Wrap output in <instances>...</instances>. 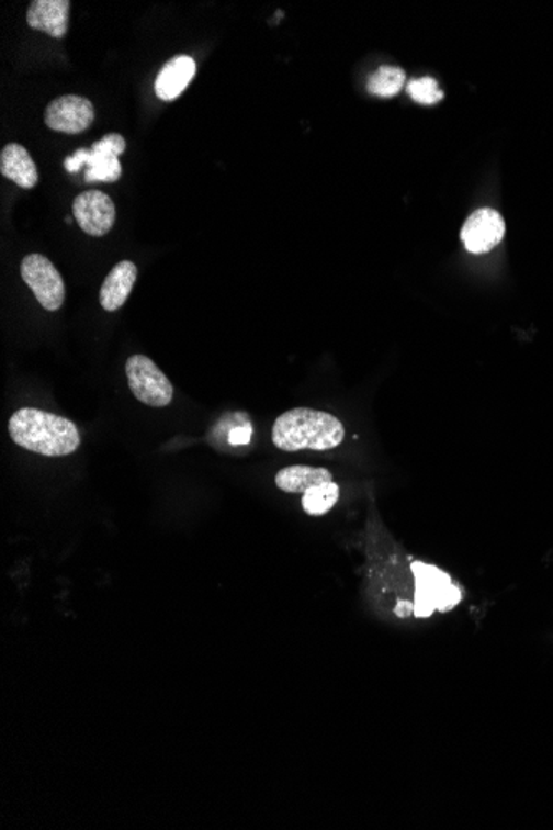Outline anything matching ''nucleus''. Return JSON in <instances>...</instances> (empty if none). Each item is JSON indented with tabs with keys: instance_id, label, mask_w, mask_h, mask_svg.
Instances as JSON below:
<instances>
[{
	"instance_id": "1",
	"label": "nucleus",
	"mask_w": 553,
	"mask_h": 830,
	"mask_svg": "<svg viewBox=\"0 0 553 830\" xmlns=\"http://www.w3.org/2000/svg\"><path fill=\"white\" fill-rule=\"evenodd\" d=\"M12 441L35 455L61 458L77 451L80 431L71 419L38 408H21L9 419Z\"/></svg>"
},
{
	"instance_id": "2",
	"label": "nucleus",
	"mask_w": 553,
	"mask_h": 830,
	"mask_svg": "<svg viewBox=\"0 0 553 830\" xmlns=\"http://www.w3.org/2000/svg\"><path fill=\"white\" fill-rule=\"evenodd\" d=\"M345 428L337 416L312 408H294L273 423L272 442L282 451H328L343 442Z\"/></svg>"
},
{
	"instance_id": "3",
	"label": "nucleus",
	"mask_w": 553,
	"mask_h": 830,
	"mask_svg": "<svg viewBox=\"0 0 553 830\" xmlns=\"http://www.w3.org/2000/svg\"><path fill=\"white\" fill-rule=\"evenodd\" d=\"M411 569L416 581L415 617L428 618L436 610H452L463 598L458 585L441 569L425 562H413Z\"/></svg>"
},
{
	"instance_id": "4",
	"label": "nucleus",
	"mask_w": 553,
	"mask_h": 830,
	"mask_svg": "<svg viewBox=\"0 0 553 830\" xmlns=\"http://www.w3.org/2000/svg\"><path fill=\"white\" fill-rule=\"evenodd\" d=\"M126 379L135 399L151 408H165L172 402L174 389L158 364L145 355H133L126 361Z\"/></svg>"
},
{
	"instance_id": "5",
	"label": "nucleus",
	"mask_w": 553,
	"mask_h": 830,
	"mask_svg": "<svg viewBox=\"0 0 553 830\" xmlns=\"http://www.w3.org/2000/svg\"><path fill=\"white\" fill-rule=\"evenodd\" d=\"M22 279L34 292L45 311L55 312L64 305L65 284L57 267L42 254H29L21 263Z\"/></svg>"
},
{
	"instance_id": "6",
	"label": "nucleus",
	"mask_w": 553,
	"mask_h": 830,
	"mask_svg": "<svg viewBox=\"0 0 553 830\" xmlns=\"http://www.w3.org/2000/svg\"><path fill=\"white\" fill-rule=\"evenodd\" d=\"M74 217L88 236L102 237L112 231L116 208L112 198L103 191H84L74 201Z\"/></svg>"
},
{
	"instance_id": "7",
	"label": "nucleus",
	"mask_w": 553,
	"mask_h": 830,
	"mask_svg": "<svg viewBox=\"0 0 553 830\" xmlns=\"http://www.w3.org/2000/svg\"><path fill=\"white\" fill-rule=\"evenodd\" d=\"M95 120V106L88 99L65 96L55 99L45 110V125L65 135H78Z\"/></svg>"
},
{
	"instance_id": "8",
	"label": "nucleus",
	"mask_w": 553,
	"mask_h": 830,
	"mask_svg": "<svg viewBox=\"0 0 553 830\" xmlns=\"http://www.w3.org/2000/svg\"><path fill=\"white\" fill-rule=\"evenodd\" d=\"M126 149V142L119 133H110L100 142L93 143L91 149H84V179L88 182H115L122 176V162L119 156Z\"/></svg>"
},
{
	"instance_id": "9",
	"label": "nucleus",
	"mask_w": 553,
	"mask_h": 830,
	"mask_svg": "<svg viewBox=\"0 0 553 830\" xmlns=\"http://www.w3.org/2000/svg\"><path fill=\"white\" fill-rule=\"evenodd\" d=\"M506 236L504 217L490 208H483L471 214L461 231L464 247L471 254H486L499 246Z\"/></svg>"
},
{
	"instance_id": "10",
	"label": "nucleus",
	"mask_w": 553,
	"mask_h": 830,
	"mask_svg": "<svg viewBox=\"0 0 553 830\" xmlns=\"http://www.w3.org/2000/svg\"><path fill=\"white\" fill-rule=\"evenodd\" d=\"M198 65L190 55L171 58L159 71L155 81V91L162 102H174L196 75Z\"/></svg>"
},
{
	"instance_id": "11",
	"label": "nucleus",
	"mask_w": 553,
	"mask_h": 830,
	"mask_svg": "<svg viewBox=\"0 0 553 830\" xmlns=\"http://www.w3.org/2000/svg\"><path fill=\"white\" fill-rule=\"evenodd\" d=\"M68 0H35L27 12V24L54 38H64L68 31Z\"/></svg>"
},
{
	"instance_id": "12",
	"label": "nucleus",
	"mask_w": 553,
	"mask_h": 830,
	"mask_svg": "<svg viewBox=\"0 0 553 830\" xmlns=\"http://www.w3.org/2000/svg\"><path fill=\"white\" fill-rule=\"evenodd\" d=\"M138 277V267L132 260H122L113 267L100 289V304L106 312H116L125 305Z\"/></svg>"
},
{
	"instance_id": "13",
	"label": "nucleus",
	"mask_w": 553,
	"mask_h": 830,
	"mask_svg": "<svg viewBox=\"0 0 553 830\" xmlns=\"http://www.w3.org/2000/svg\"><path fill=\"white\" fill-rule=\"evenodd\" d=\"M0 172L24 190L37 187L38 171L27 149L18 143H9L0 155Z\"/></svg>"
},
{
	"instance_id": "14",
	"label": "nucleus",
	"mask_w": 553,
	"mask_h": 830,
	"mask_svg": "<svg viewBox=\"0 0 553 830\" xmlns=\"http://www.w3.org/2000/svg\"><path fill=\"white\" fill-rule=\"evenodd\" d=\"M334 476L325 468L289 467L279 471L275 476V486L284 493L305 494L312 487L331 483Z\"/></svg>"
},
{
	"instance_id": "15",
	"label": "nucleus",
	"mask_w": 553,
	"mask_h": 830,
	"mask_svg": "<svg viewBox=\"0 0 553 830\" xmlns=\"http://www.w3.org/2000/svg\"><path fill=\"white\" fill-rule=\"evenodd\" d=\"M405 83L406 75L402 68L382 67L368 80V91L382 99H390V97L398 96Z\"/></svg>"
},
{
	"instance_id": "16",
	"label": "nucleus",
	"mask_w": 553,
	"mask_h": 830,
	"mask_svg": "<svg viewBox=\"0 0 553 830\" xmlns=\"http://www.w3.org/2000/svg\"><path fill=\"white\" fill-rule=\"evenodd\" d=\"M338 497H340V487L331 481V483L308 490L302 497V506L308 516H324L328 511L334 509Z\"/></svg>"
},
{
	"instance_id": "17",
	"label": "nucleus",
	"mask_w": 553,
	"mask_h": 830,
	"mask_svg": "<svg viewBox=\"0 0 553 830\" xmlns=\"http://www.w3.org/2000/svg\"><path fill=\"white\" fill-rule=\"evenodd\" d=\"M408 93L415 102L422 103V105H432V103L442 100V91L439 90L438 81L429 77L409 81Z\"/></svg>"
},
{
	"instance_id": "18",
	"label": "nucleus",
	"mask_w": 553,
	"mask_h": 830,
	"mask_svg": "<svg viewBox=\"0 0 553 830\" xmlns=\"http://www.w3.org/2000/svg\"><path fill=\"white\" fill-rule=\"evenodd\" d=\"M250 438V428L249 429H236V431L230 435V441L237 442V445H242V442L249 441Z\"/></svg>"
}]
</instances>
